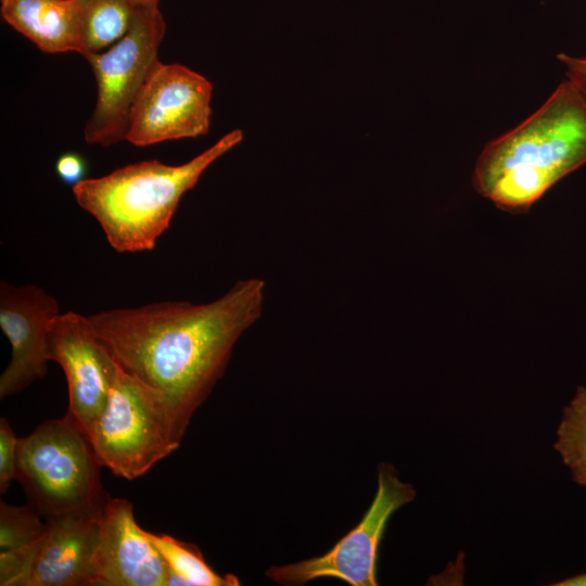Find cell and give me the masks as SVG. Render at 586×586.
I'll list each match as a JSON object with an SVG mask.
<instances>
[{
	"label": "cell",
	"mask_w": 586,
	"mask_h": 586,
	"mask_svg": "<svg viewBox=\"0 0 586 586\" xmlns=\"http://www.w3.org/2000/svg\"><path fill=\"white\" fill-rule=\"evenodd\" d=\"M264 291V280L251 278L206 304L166 301L88 317L117 366L157 398L181 443L235 342L262 316Z\"/></svg>",
	"instance_id": "6da1fadb"
},
{
	"label": "cell",
	"mask_w": 586,
	"mask_h": 586,
	"mask_svg": "<svg viewBox=\"0 0 586 586\" xmlns=\"http://www.w3.org/2000/svg\"><path fill=\"white\" fill-rule=\"evenodd\" d=\"M584 164L586 97L566 79L526 119L484 146L472 182L498 208L521 214Z\"/></svg>",
	"instance_id": "7a4b0ae2"
},
{
	"label": "cell",
	"mask_w": 586,
	"mask_h": 586,
	"mask_svg": "<svg viewBox=\"0 0 586 586\" xmlns=\"http://www.w3.org/2000/svg\"><path fill=\"white\" fill-rule=\"evenodd\" d=\"M243 139L233 129L181 165L141 161L80 181L72 188L77 204L95 218L109 244L119 253L151 251L168 229L182 195L205 169Z\"/></svg>",
	"instance_id": "3957f363"
},
{
	"label": "cell",
	"mask_w": 586,
	"mask_h": 586,
	"mask_svg": "<svg viewBox=\"0 0 586 586\" xmlns=\"http://www.w3.org/2000/svg\"><path fill=\"white\" fill-rule=\"evenodd\" d=\"M101 467L89 440L66 415L18 438L15 480L44 520L101 513L109 500Z\"/></svg>",
	"instance_id": "277c9868"
},
{
	"label": "cell",
	"mask_w": 586,
	"mask_h": 586,
	"mask_svg": "<svg viewBox=\"0 0 586 586\" xmlns=\"http://www.w3.org/2000/svg\"><path fill=\"white\" fill-rule=\"evenodd\" d=\"M87 438L100 464L126 480L142 476L180 446L157 398L119 367Z\"/></svg>",
	"instance_id": "5b68a950"
},
{
	"label": "cell",
	"mask_w": 586,
	"mask_h": 586,
	"mask_svg": "<svg viewBox=\"0 0 586 586\" xmlns=\"http://www.w3.org/2000/svg\"><path fill=\"white\" fill-rule=\"evenodd\" d=\"M165 31L158 7L138 8L120 40L105 52L86 56L98 87L95 106L84 130L88 144L109 146L125 140L131 109L160 62L157 52Z\"/></svg>",
	"instance_id": "8992f818"
},
{
	"label": "cell",
	"mask_w": 586,
	"mask_h": 586,
	"mask_svg": "<svg viewBox=\"0 0 586 586\" xmlns=\"http://www.w3.org/2000/svg\"><path fill=\"white\" fill-rule=\"evenodd\" d=\"M415 497L412 485L402 482L392 464L381 463L374 499L357 526L327 553L270 566L265 575L283 585H303L320 577H335L352 586H377V558L387 521Z\"/></svg>",
	"instance_id": "52a82bcc"
},
{
	"label": "cell",
	"mask_w": 586,
	"mask_h": 586,
	"mask_svg": "<svg viewBox=\"0 0 586 586\" xmlns=\"http://www.w3.org/2000/svg\"><path fill=\"white\" fill-rule=\"evenodd\" d=\"M213 85L181 64L158 62L130 113L125 141L148 146L206 135L211 124Z\"/></svg>",
	"instance_id": "ba28073f"
},
{
	"label": "cell",
	"mask_w": 586,
	"mask_h": 586,
	"mask_svg": "<svg viewBox=\"0 0 586 586\" xmlns=\"http://www.w3.org/2000/svg\"><path fill=\"white\" fill-rule=\"evenodd\" d=\"M47 352L67 380L66 416L87 436L107 403L118 366L89 317L75 311L61 313L51 321Z\"/></svg>",
	"instance_id": "9c48e42d"
},
{
	"label": "cell",
	"mask_w": 586,
	"mask_h": 586,
	"mask_svg": "<svg viewBox=\"0 0 586 586\" xmlns=\"http://www.w3.org/2000/svg\"><path fill=\"white\" fill-rule=\"evenodd\" d=\"M59 302L41 286L0 283V328L11 344V360L0 377L4 398L42 379L48 371L47 340Z\"/></svg>",
	"instance_id": "30bf717a"
},
{
	"label": "cell",
	"mask_w": 586,
	"mask_h": 586,
	"mask_svg": "<svg viewBox=\"0 0 586 586\" xmlns=\"http://www.w3.org/2000/svg\"><path fill=\"white\" fill-rule=\"evenodd\" d=\"M97 585L166 586L167 565L124 498L106 501L99 519Z\"/></svg>",
	"instance_id": "8fae6325"
},
{
	"label": "cell",
	"mask_w": 586,
	"mask_h": 586,
	"mask_svg": "<svg viewBox=\"0 0 586 586\" xmlns=\"http://www.w3.org/2000/svg\"><path fill=\"white\" fill-rule=\"evenodd\" d=\"M101 513L46 520L47 532L26 586L97 585L95 551Z\"/></svg>",
	"instance_id": "7c38bea8"
},
{
	"label": "cell",
	"mask_w": 586,
	"mask_h": 586,
	"mask_svg": "<svg viewBox=\"0 0 586 586\" xmlns=\"http://www.w3.org/2000/svg\"><path fill=\"white\" fill-rule=\"evenodd\" d=\"M0 13L46 53L86 54L78 0H0Z\"/></svg>",
	"instance_id": "4fadbf2b"
},
{
	"label": "cell",
	"mask_w": 586,
	"mask_h": 586,
	"mask_svg": "<svg viewBox=\"0 0 586 586\" xmlns=\"http://www.w3.org/2000/svg\"><path fill=\"white\" fill-rule=\"evenodd\" d=\"M86 58L120 40L129 30L138 8L129 0H78Z\"/></svg>",
	"instance_id": "5bb4252c"
},
{
	"label": "cell",
	"mask_w": 586,
	"mask_h": 586,
	"mask_svg": "<svg viewBox=\"0 0 586 586\" xmlns=\"http://www.w3.org/2000/svg\"><path fill=\"white\" fill-rule=\"evenodd\" d=\"M149 536L167 569L180 576L186 586H238L239 579L232 574L219 575L205 561L196 545L180 542L173 536L154 534Z\"/></svg>",
	"instance_id": "9a60e30c"
},
{
	"label": "cell",
	"mask_w": 586,
	"mask_h": 586,
	"mask_svg": "<svg viewBox=\"0 0 586 586\" xmlns=\"http://www.w3.org/2000/svg\"><path fill=\"white\" fill-rule=\"evenodd\" d=\"M553 447L573 481L586 486V386H579L563 408Z\"/></svg>",
	"instance_id": "2e32d148"
},
{
	"label": "cell",
	"mask_w": 586,
	"mask_h": 586,
	"mask_svg": "<svg viewBox=\"0 0 586 586\" xmlns=\"http://www.w3.org/2000/svg\"><path fill=\"white\" fill-rule=\"evenodd\" d=\"M30 505L0 504V552L23 548L38 542L47 532V521Z\"/></svg>",
	"instance_id": "e0dca14e"
},
{
	"label": "cell",
	"mask_w": 586,
	"mask_h": 586,
	"mask_svg": "<svg viewBox=\"0 0 586 586\" xmlns=\"http://www.w3.org/2000/svg\"><path fill=\"white\" fill-rule=\"evenodd\" d=\"M41 538L33 545L0 552L1 586H26Z\"/></svg>",
	"instance_id": "ac0fdd59"
},
{
	"label": "cell",
	"mask_w": 586,
	"mask_h": 586,
	"mask_svg": "<svg viewBox=\"0 0 586 586\" xmlns=\"http://www.w3.org/2000/svg\"><path fill=\"white\" fill-rule=\"evenodd\" d=\"M18 438L5 418L0 419V492L4 494L15 480Z\"/></svg>",
	"instance_id": "d6986e66"
},
{
	"label": "cell",
	"mask_w": 586,
	"mask_h": 586,
	"mask_svg": "<svg viewBox=\"0 0 586 586\" xmlns=\"http://www.w3.org/2000/svg\"><path fill=\"white\" fill-rule=\"evenodd\" d=\"M55 173L64 183L73 188L86 179L87 162L85 157L77 152H64L55 162Z\"/></svg>",
	"instance_id": "ffe728a7"
},
{
	"label": "cell",
	"mask_w": 586,
	"mask_h": 586,
	"mask_svg": "<svg viewBox=\"0 0 586 586\" xmlns=\"http://www.w3.org/2000/svg\"><path fill=\"white\" fill-rule=\"evenodd\" d=\"M566 68V77L573 81L586 97V58H576L566 53L557 55Z\"/></svg>",
	"instance_id": "44dd1931"
},
{
	"label": "cell",
	"mask_w": 586,
	"mask_h": 586,
	"mask_svg": "<svg viewBox=\"0 0 586 586\" xmlns=\"http://www.w3.org/2000/svg\"><path fill=\"white\" fill-rule=\"evenodd\" d=\"M557 586H586V573L577 574L563 579L557 584Z\"/></svg>",
	"instance_id": "7402d4cb"
},
{
	"label": "cell",
	"mask_w": 586,
	"mask_h": 586,
	"mask_svg": "<svg viewBox=\"0 0 586 586\" xmlns=\"http://www.w3.org/2000/svg\"><path fill=\"white\" fill-rule=\"evenodd\" d=\"M137 8L158 7L160 0H129Z\"/></svg>",
	"instance_id": "603a6c76"
}]
</instances>
